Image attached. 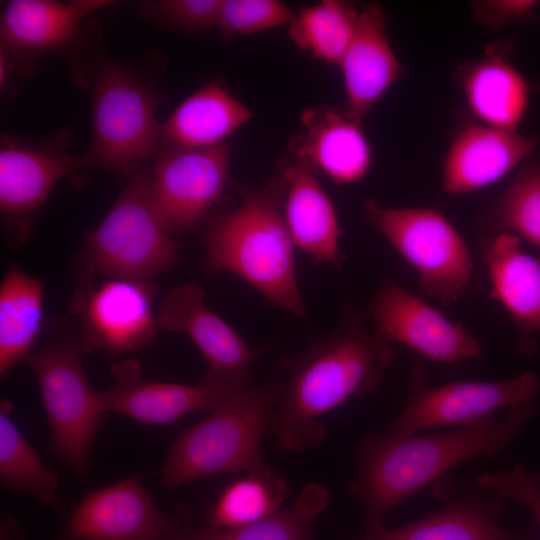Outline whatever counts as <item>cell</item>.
Returning <instances> with one entry per match:
<instances>
[{
    "instance_id": "6da1fadb",
    "label": "cell",
    "mask_w": 540,
    "mask_h": 540,
    "mask_svg": "<svg viewBox=\"0 0 540 540\" xmlns=\"http://www.w3.org/2000/svg\"><path fill=\"white\" fill-rule=\"evenodd\" d=\"M364 320L349 314L330 335L282 360L288 380L268 429L280 450L316 447L326 437L323 415L381 383L396 353L392 342L364 329Z\"/></svg>"
},
{
    "instance_id": "7a4b0ae2",
    "label": "cell",
    "mask_w": 540,
    "mask_h": 540,
    "mask_svg": "<svg viewBox=\"0 0 540 540\" xmlns=\"http://www.w3.org/2000/svg\"><path fill=\"white\" fill-rule=\"evenodd\" d=\"M537 411L535 399L495 417L441 435L372 433L361 443L350 491L365 504L366 531L384 525L385 514L455 466L507 447Z\"/></svg>"
},
{
    "instance_id": "3957f363",
    "label": "cell",
    "mask_w": 540,
    "mask_h": 540,
    "mask_svg": "<svg viewBox=\"0 0 540 540\" xmlns=\"http://www.w3.org/2000/svg\"><path fill=\"white\" fill-rule=\"evenodd\" d=\"M236 208L217 214L205 236V268L229 272L256 289L269 303L304 318L297 281L294 243L283 203L286 181L279 175L264 186L235 184Z\"/></svg>"
},
{
    "instance_id": "277c9868",
    "label": "cell",
    "mask_w": 540,
    "mask_h": 540,
    "mask_svg": "<svg viewBox=\"0 0 540 540\" xmlns=\"http://www.w3.org/2000/svg\"><path fill=\"white\" fill-rule=\"evenodd\" d=\"M282 389L276 385L250 386L183 431L172 444L161 471L162 488L174 489L206 476L248 473L263 467L262 440Z\"/></svg>"
},
{
    "instance_id": "5b68a950",
    "label": "cell",
    "mask_w": 540,
    "mask_h": 540,
    "mask_svg": "<svg viewBox=\"0 0 540 540\" xmlns=\"http://www.w3.org/2000/svg\"><path fill=\"white\" fill-rule=\"evenodd\" d=\"M169 233L152 205L144 168L87 235L84 264L91 274L149 281L180 260Z\"/></svg>"
},
{
    "instance_id": "8992f818",
    "label": "cell",
    "mask_w": 540,
    "mask_h": 540,
    "mask_svg": "<svg viewBox=\"0 0 540 540\" xmlns=\"http://www.w3.org/2000/svg\"><path fill=\"white\" fill-rule=\"evenodd\" d=\"M92 129L86 164L135 175L160 151L161 123L155 98L127 69L101 68L93 81Z\"/></svg>"
},
{
    "instance_id": "52a82bcc",
    "label": "cell",
    "mask_w": 540,
    "mask_h": 540,
    "mask_svg": "<svg viewBox=\"0 0 540 540\" xmlns=\"http://www.w3.org/2000/svg\"><path fill=\"white\" fill-rule=\"evenodd\" d=\"M85 352L76 341H49L27 358L40 389L51 432L50 453L85 476L91 449L106 412L100 393L89 383L82 365Z\"/></svg>"
},
{
    "instance_id": "ba28073f",
    "label": "cell",
    "mask_w": 540,
    "mask_h": 540,
    "mask_svg": "<svg viewBox=\"0 0 540 540\" xmlns=\"http://www.w3.org/2000/svg\"><path fill=\"white\" fill-rule=\"evenodd\" d=\"M365 219L418 272L420 294L443 305L456 302L469 287L473 261L452 223L432 208H386L374 200L363 206Z\"/></svg>"
},
{
    "instance_id": "9c48e42d",
    "label": "cell",
    "mask_w": 540,
    "mask_h": 540,
    "mask_svg": "<svg viewBox=\"0 0 540 540\" xmlns=\"http://www.w3.org/2000/svg\"><path fill=\"white\" fill-rule=\"evenodd\" d=\"M429 374L418 363L408 383L403 410L387 426L396 436L414 435L420 430L470 426L494 417L503 407H516L532 399L539 389L533 372L493 381H460L441 386L427 384Z\"/></svg>"
},
{
    "instance_id": "30bf717a",
    "label": "cell",
    "mask_w": 540,
    "mask_h": 540,
    "mask_svg": "<svg viewBox=\"0 0 540 540\" xmlns=\"http://www.w3.org/2000/svg\"><path fill=\"white\" fill-rule=\"evenodd\" d=\"M231 157L228 142L202 149H164L147 170L152 205L169 232L193 227L219 202Z\"/></svg>"
},
{
    "instance_id": "8fae6325",
    "label": "cell",
    "mask_w": 540,
    "mask_h": 540,
    "mask_svg": "<svg viewBox=\"0 0 540 540\" xmlns=\"http://www.w3.org/2000/svg\"><path fill=\"white\" fill-rule=\"evenodd\" d=\"M156 321L159 329L184 333L196 345L208 364L203 382L248 388L252 368L264 348H252L227 322L205 303V291L198 282L173 287L164 297Z\"/></svg>"
},
{
    "instance_id": "7c38bea8",
    "label": "cell",
    "mask_w": 540,
    "mask_h": 540,
    "mask_svg": "<svg viewBox=\"0 0 540 540\" xmlns=\"http://www.w3.org/2000/svg\"><path fill=\"white\" fill-rule=\"evenodd\" d=\"M151 280L108 278L97 285L84 282L77 289L72 310L82 323L85 352L112 354L139 350L158 333Z\"/></svg>"
},
{
    "instance_id": "4fadbf2b",
    "label": "cell",
    "mask_w": 540,
    "mask_h": 540,
    "mask_svg": "<svg viewBox=\"0 0 540 540\" xmlns=\"http://www.w3.org/2000/svg\"><path fill=\"white\" fill-rule=\"evenodd\" d=\"M375 334L445 363L479 360L484 347L460 323L446 318L423 299L384 279L369 308Z\"/></svg>"
},
{
    "instance_id": "5bb4252c",
    "label": "cell",
    "mask_w": 540,
    "mask_h": 540,
    "mask_svg": "<svg viewBox=\"0 0 540 540\" xmlns=\"http://www.w3.org/2000/svg\"><path fill=\"white\" fill-rule=\"evenodd\" d=\"M82 166H87L84 155L68 152L59 139L54 143L30 142L2 135L0 209L19 242L27 238L33 215L56 183Z\"/></svg>"
},
{
    "instance_id": "9a60e30c",
    "label": "cell",
    "mask_w": 540,
    "mask_h": 540,
    "mask_svg": "<svg viewBox=\"0 0 540 540\" xmlns=\"http://www.w3.org/2000/svg\"><path fill=\"white\" fill-rule=\"evenodd\" d=\"M110 373L114 382L100 392L102 409L148 425L173 424L195 411L213 412L244 390L203 381L187 385L147 380L135 360L112 364Z\"/></svg>"
},
{
    "instance_id": "2e32d148",
    "label": "cell",
    "mask_w": 540,
    "mask_h": 540,
    "mask_svg": "<svg viewBox=\"0 0 540 540\" xmlns=\"http://www.w3.org/2000/svg\"><path fill=\"white\" fill-rule=\"evenodd\" d=\"M178 528L132 475L85 497L58 540H166Z\"/></svg>"
},
{
    "instance_id": "e0dca14e",
    "label": "cell",
    "mask_w": 540,
    "mask_h": 540,
    "mask_svg": "<svg viewBox=\"0 0 540 540\" xmlns=\"http://www.w3.org/2000/svg\"><path fill=\"white\" fill-rule=\"evenodd\" d=\"M303 129L289 143V154L309 163L337 184L363 179L372 163L361 121L344 107L320 105L302 112Z\"/></svg>"
},
{
    "instance_id": "ac0fdd59",
    "label": "cell",
    "mask_w": 540,
    "mask_h": 540,
    "mask_svg": "<svg viewBox=\"0 0 540 540\" xmlns=\"http://www.w3.org/2000/svg\"><path fill=\"white\" fill-rule=\"evenodd\" d=\"M520 237L502 232L480 240L492 285L490 295L510 314L517 333V350L531 356L540 334V257L521 250Z\"/></svg>"
},
{
    "instance_id": "d6986e66",
    "label": "cell",
    "mask_w": 540,
    "mask_h": 540,
    "mask_svg": "<svg viewBox=\"0 0 540 540\" xmlns=\"http://www.w3.org/2000/svg\"><path fill=\"white\" fill-rule=\"evenodd\" d=\"M280 164L286 181L285 222L295 247L318 263L340 269L346 256L340 248L341 230L335 206L305 160L287 155Z\"/></svg>"
},
{
    "instance_id": "ffe728a7",
    "label": "cell",
    "mask_w": 540,
    "mask_h": 540,
    "mask_svg": "<svg viewBox=\"0 0 540 540\" xmlns=\"http://www.w3.org/2000/svg\"><path fill=\"white\" fill-rule=\"evenodd\" d=\"M386 23L381 4L362 6L354 36L338 65L346 91L344 109L358 121L403 72L388 40Z\"/></svg>"
},
{
    "instance_id": "44dd1931",
    "label": "cell",
    "mask_w": 540,
    "mask_h": 540,
    "mask_svg": "<svg viewBox=\"0 0 540 540\" xmlns=\"http://www.w3.org/2000/svg\"><path fill=\"white\" fill-rule=\"evenodd\" d=\"M535 140L516 131L469 125L453 139L443 163V187L460 195L506 176L534 149Z\"/></svg>"
},
{
    "instance_id": "7402d4cb",
    "label": "cell",
    "mask_w": 540,
    "mask_h": 540,
    "mask_svg": "<svg viewBox=\"0 0 540 540\" xmlns=\"http://www.w3.org/2000/svg\"><path fill=\"white\" fill-rule=\"evenodd\" d=\"M438 485V484H437ZM444 507L416 523L388 529L385 525L366 531L359 540H526L534 526L510 529L497 521L494 504L475 490L438 485Z\"/></svg>"
},
{
    "instance_id": "603a6c76",
    "label": "cell",
    "mask_w": 540,
    "mask_h": 540,
    "mask_svg": "<svg viewBox=\"0 0 540 540\" xmlns=\"http://www.w3.org/2000/svg\"><path fill=\"white\" fill-rule=\"evenodd\" d=\"M110 0H13L0 20L1 51L36 56L69 46L90 14L111 5Z\"/></svg>"
},
{
    "instance_id": "cb8c5ba5",
    "label": "cell",
    "mask_w": 540,
    "mask_h": 540,
    "mask_svg": "<svg viewBox=\"0 0 540 540\" xmlns=\"http://www.w3.org/2000/svg\"><path fill=\"white\" fill-rule=\"evenodd\" d=\"M252 118V112L221 85L208 83L184 99L161 123L164 149L220 145Z\"/></svg>"
},
{
    "instance_id": "d4e9b609",
    "label": "cell",
    "mask_w": 540,
    "mask_h": 540,
    "mask_svg": "<svg viewBox=\"0 0 540 540\" xmlns=\"http://www.w3.org/2000/svg\"><path fill=\"white\" fill-rule=\"evenodd\" d=\"M467 104L484 125L516 131L529 102V85L503 56L489 54L461 71Z\"/></svg>"
},
{
    "instance_id": "484cf974",
    "label": "cell",
    "mask_w": 540,
    "mask_h": 540,
    "mask_svg": "<svg viewBox=\"0 0 540 540\" xmlns=\"http://www.w3.org/2000/svg\"><path fill=\"white\" fill-rule=\"evenodd\" d=\"M43 284L16 265L0 286V374L26 361L43 321Z\"/></svg>"
},
{
    "instance_id": "4316f807",
    "label": "cell",
    "mask_w": 540,
    "mask_h": 540,
    "mask_svg": "<svg viewBox=\"0 0 540 540\" xmlns=\"http://www.w3.org/2000/svg\"><path fill=\"white\" fill-rule=\"evenodd\" d=\"M329 501L327 489L310 482L288 508L238 528H178L166 540H314L313 525Z\"/></svg>"
},
{
    "instance_id": "83f0119b",
    "label": "cell",
    "mask_w": 540,
    "mask_h": 540,
    "mask_svg": "<svg viewBox=\"0 0 540 540\" xmlns=\"http://www.w3.org/2000/svg\"><path fill=\"white\" fill-rule=\"evenodd\" d=\"M12 403L0 401V481L3 487L31 495L62 512L59 477L42 461L11 418Z\"/></svg>"
},
{
    "instance_id": "f1b7e54d",
    "label": "cell",
    "mask_w": 540,
    "mask_h": 540,
    "mask_svg": "<svg viewBox=\"0 0 540 540\" xmlns=\"http://www.w3.org/2000/svg\"><path fill=\"white\" fill-rule=\"evenodd\" d=\"M288 495L285 479L266 463L226 486L208 510V521L225 529L253 524L282 510Z\"/></svg>"
},
{
    "instance_id": "f546056e",
    "label": "cell",
    "mask_w": 540,
    "mask_h": 540,
    "mask_svg": "<svg viewBox=\"0 0 540 540\" xmlns=\"http://www.w3.org/2000/svg\"><path fill=\"white\" fill-rule=\"evenodd\" d=\"M359 9L349 1L323 0L294 14L291 41L316 60L339 65L354 36Z\"/></svg>"
},
{
    "instance_id": "4dcf8cb0",
    "label": "cell",
    "mask_w": 540,
    "mask_h": 540,
    "mask_svg": "<svg viewBox=\"0 0 540 540\" xmlns=\"http://www.w3.org/2000/svg\"><path fill=\"white\" fill-rule=\"evenodd\" d=\"M491 227L508 230L540 249V164L524 168L498 200Z\"/></svg>"
},
{
    "instance_id": "1f68e13d",
    "label": "cell",
    "mask_w": 540,
    "mask_h": 540,
    "mask_svg": "<svg viewBox=\"0 0 540 540\" xmlns=\"http://www.w3.org/2000/svg\"><path fill=\"white\" fill-rule=\"evenodd\" d=\"M293 17L277 0H223L216 29L224 38L247 36L288 26Z\"/></svg>"
},
{
    "instance_id": "d6a6232c",
    "label": "cell",
    "mask_w": 540,
    "mask_h": 540,
    "mask_svg": "<svg viewBox=\"0 0 540 540\" xmlns=\"http://www.w3.org/2000/svg\"><path fill=\"white\" fill-rule=\"evenodd\" d=\"M223 0H162L144 3L147 13L188 34L216 29Z\"/></svg>"
},
{
    "instance_id": "836d02e7",
    "label": "cell",
    "mask_w": 540,
    "mask_h": 540,
    "mask_svg": "<svg viewBox=\"0 0 540 540\" xmlns=\"http://www.w3.org/2000/svg\"><path fill=\"white\" fill-rule=\"evenodd\" d=\"M477 484L502 498L526 506L540 528V475L517 463L510 471L487 472L478 476Z\"/></svg>"
},
{
    "instance_id": "e575fe53",
    "label": "cell",
    "mask_w": 540,
    "mask_h": 540,
    "mask_svg": "<svg viewBox=\"0 0 540 540\" xmlns=\"http://www.w3.org/2000/svg\"><path fill=\"white\" fill-rule=\"evenodd\" d=\"M535 4L533 0H504L489 1L485 6L491 23L504 24L523 18Z\"/></svg>"
}]
</instances>
